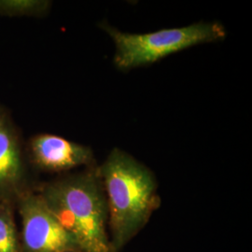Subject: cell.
<instances>
[{"instance_id": "obj_6", "label": "cell", "mask_w": 252, "mask_h": 252, "mask_svg": "<svg viewBox=\"0 0 252 252\" xmlns=\"http://www.w3.org/2000/svg\"><path fill=\"white\" fill-rule=\"evenodd\" d=\"M27 189L26 164L18 130L8 111L0 106V201L15 204Z\"/></svg>"}, {"instance_id": "obj_9", "label": "cell", "mask_w": 252, "mask_h": 252, "mask_svg": "<svg viewBox=\"0 0 252 252\" xmlns=\"http://www.w3.org/2000/svg\"></svg>"}, {"instance_id": "obj_3", "label": "cell", "mask_w": 252, "mask_h": 252, "mask_svg": "<svg viewBox=\"0 0 252 252\" xmlns=\"http://www.w3.org/2000/svg\"><path fill=\"white\" fill-rule=\"evenodd\" d=\"M101 27L114 42V64L121 70L151 64L170 54L193 46L216 42L226 36L225 28L218 22H201L144 34L121 32L107 24Z\"/></svg>"}, {"instance_id": "obj_1", "label": "cell", "mask_w": 252, "mask_h": 252, "mask_svg": "<svg viewBox=\"0 0 252 252\" xmlns=\"http://www.w3.org/2000/svg\"><path fill=\"white\" fill-rule=\"evenodd\" d=\"M96 172L107 200L110 243L120 252L159 207L157 182L144 164L119 149L108 154Z\"/></svg>"}, {"instance_id": "obj_4", "label": "cell", "mask_w": 252, "mask_h": 252, "mask_svg": "<svg viewBox=\"0 0 252 252\" xmlns=\"http://www.w3.org/2000/svg\"><path fill=\"white\" fill-rule=\"evenodd\" d=\"M15 206L22 220V252H81L38 192L24 190Z\"/></svg>"}, {"instance_id": "obj_8", "label": "cell", "mask_w": 252, "mask_h": 252, "mask_svg": "<svg viewBox=\"0 0 252 252\" xmlns=\"http://www.w3.org/2000/svg\"><path fill=\"white\" fill-rule=\"evenodd\" d=\"M48 0H0V15L6 17H38L49 11Z\"/></svg>"}, {"instance_id": "obj_5", "label": "cell", "mask_w": 252, "mask_h": 252, "mask_svg": "<svg viewBox=\"0 0 252 252\" xmlns=\"http://www.w3.org/2000/svg\"><path fill=\"white\" fill-rule=\"evenodd\" d=\"M28 152L38 169L51 173L69 171L94 162L91 148L52 134L33 136L28 143Z\"/></svg>"}, {"instance_id": "obj_2", "label": "cell", "mask_w": 252, "mask_h": 252, "mask_svg": "<svg viewBox=\"0 0 252 252\" xmlns=\"http://www.w3.org/2000/svg\"><path fill=\"white\" fill-rule=\"evenodd\" d=\"M38 193L81 252H115L107 232L108 206L96 168L47 183Z\"/></svg>"}, {"instance_id": "obj_7", "label": "cell", "mask_w": 252, "mask_h": 252, "mask_svg": "<svg viewBox=\"0 0 252 252\" xmlns=\"http://www.w3.org/2000/svg\"><path fill=\"white\" fill-rule=\"evenodd\" d=\"M10 201H0V252H22Z\"/></svg>"}]
</instances>
